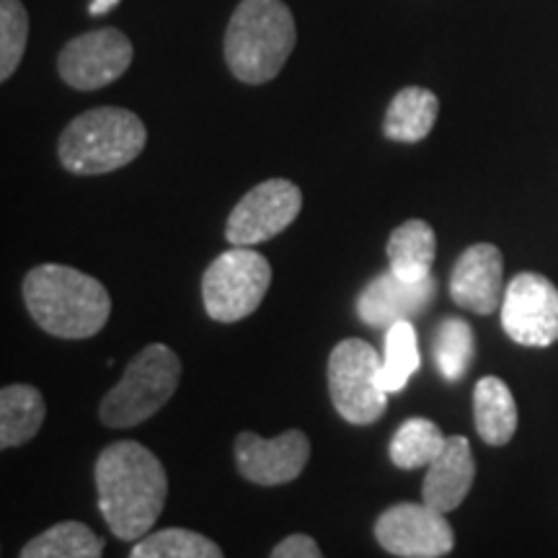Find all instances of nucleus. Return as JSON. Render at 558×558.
I'll return each instance as SVG.
<instances>
[{
    "instance_id": "obj_2",
    "label": "nucleus",
    "mask_w": 558,
    "mask_h": 558,
    "mask_svg": "<svg viewBox=\"0 0 558 558\" xmlns=\"http://www.w3.org/2000/svg\"><path fill=\"white\" fill-rule=\"evenodd\" d=\"M24 303L34 324L58 339L96 337L111 316V298L96 277L41 264L24 279Z\"/></svg>"
},
{
    "instance_id": "obj_4",
    "label": "nucleus",
    "mask_w": 558,
    "mask_h": 558,
    "mask_svg": "<svg viewBox=\"0 0 558 558\" xmlns=\"http://www.w3.org/2000/svg\"><path fill=\"white\" fill-rule=\"evenodd\" d=\"M148 143V130L135 111L122 107L88 109L62 130L58 156L75 177H101L132 163Z\"/></svg>"
},
{
    "instance_id": "obj_14",
    "label": "nucleus",
    "mask_w": 558,
    "mask_h": 558,
    "mask_svg": "<svg viewBox=\"0 0 558 558\" xmlns=\"http://www.w3.org/2000/svg\"><path fill=\"white\" fill-rule=\"evenodd\" d=\"M435 295L437 282L432 275L409 282L388 269L360 292L357 313L373 329H390L399 320H411L427 311Z\"/></svg>"
},
{
    "instance_id": "obj_5",
    "label": "nucleus",
    "mask_w": 558,
    "mask_h": 558,
    "mask_svg": "<svg viewBox=\"0 0 558 558\" xmlns=\"http://www.w3.org/2000/svg\"><path fill=\"white\" fill-rule=\"evenodd\" d=\"M181 380V360L171 347L148 344L130 362L114 388L104 396L99 416L107 427L130 429L156 416Z\"/></svg>"
},
{
    "instance_id": "obj_17",
    "label": "nucleus",
    "mask_w": 558,
    "mask_h": 558,
    "mask_svg": "<svg viewBox=\"0 0 558 558\" xmlns=\"http://www.w3.org/2000/svg\"><path fill=\"white\" fill-rule=\"evenodd\" d=\"M439 114V99L429 88L407 86L388 104L383 135L393 143H418L435 128Z\"/></svg>"
},
{
    "instance_id": "obj_20",
    "label": "nucleus",
    "mask_w": 558,
    "mask_h": 558,
    "mask_svg": "<svg viewBox=\"0 0 558 558\" xmlns=\"http://www.w3.org/2000/svg\"><path fill=\"white\" fill-rule=\"evenodd\" d=\"M107 543L83 522L68 520L47 527L21 548V558H99Z\"/></svg>"
},
{
    "instance_id": "obj_13",
    "label": "nucleus",
    "mask_w": 558,
    "mask_h": 558,
    "mask_svg": "<svg viewBox=\"0 0 558 558\" xmlns=\"http://www.w3.org/2000/svg\"><path fill=\"white\" fill-rule=\"evenodd\" d=\"M450 298L458 308L492 316L505 300V256L494 243H473L450 275Z\"/></svg>"
},
{
    "instance_id": "obj_10",
    "label": "nucleus",
    "mask_w": 558,
    "mask_h": 558,
    "mask_svg": "<svg viewBox=\"0 0 558 558\" xmlns=\"http://www.w3.org/2000/svg\"><path fill=\"white\" fill-rule=\"evenodd\" d=\"M135 58V47L120 29H96L70 39L60 50V78L75 90H99L120 81Z\"/></svg>"
},
{
    "instance_id": "obj_8",
    "label": "nucleus",
    "mask_w": 558,
    "mask_h": 558,
    "mask_svg": "<svg viewBox=\"0 0 558 558\" xmlns=\"http://www.w3.org/2000/svg\"><path fill=\"white\" fill-rule=\"evenodd\" d=\"M501 329L514 344L550 347L558 341V288L538 271L509 279L501 300Z\"/></svg>"
},
{
    "instance_id": "obj_24",
    "label": "nucleus",
    "mask_w": 558,
    "mask_h": 558,
    "mask_svg": "<svg viewBox=\"0 0 558 558\" xmlns=\"http://www.w3.org/2000/svg\"><path fill=\"white\" fill-rule=\"evenodd\" d=\"M222 548L205 535L184 527L148 533L132 548V558H220Z\"/></svg>"
},
{
    "instance_id": "obj_15",
    "label": "nucleus",
    "mask_w": 558,
    "mask_h": 558,
    "mask_svg": "<svg viewBox=\"0 0 558 558\" xmlns=\"http://www.w3.org/2000/svg\"><path fill=\"white\" fill-rule=\"evenodd\" d=\"M476 481V460L471 442L465 437L452 435L445 439L439 456L427 465V476L422 484V501L437 512L448 514L463 505Z\"/></svg>"
},
{
    "instance_id": "obj_26",
    "label": "nucleus",
    "mask_w": 558,
    "mask_h": 558,
    "mask_svg": "<svg viewBox=\"0 0 558 558\" xmlns=\"http://www.w3.org/2000/svg\"><path fill=\"white\" fill-rule=\"evenodd\" d=\"M320 546L311 535L295 533L271 548V558H320Z\"/></svg>"
},
{
    "instance_id": "obj_18",
    "label": "nucleus",
    "mask_w": 558,
    "mask_h": 558,
    "mask_svg": "<svg viewBox=\"0 0 558 558\" xmlns=\"http://www.w3.org/2000/svg\"><path fill=\"white\" fill-rule=\"evenodd\" d=\"M47 416V403L37 388L5 386L0 390V448H21L37 437Z\"/></svg>"
},
{
    "instance_id": "obj_16",
    "label": "nucleus",
    "mask_w": 558,
    "mask_h": 558,
    "mask_svg": "<svg viewBox=\"0 0 558 558\" xmlns=\"http://www.w3.org/2000/svg\"><path fill=\"white\" fill-rule=\"evenodd\" d=\"M473 418L478 437L492 448L509 445L518 432V403L507 383L497 375H486L473 388Z\"/></svg>"
},
{
    "instance_id": "obj_21",
    "label": "nucleus",
    "mask_w": 558,
    "mask_h": 558,
    "mask_svg": "<svg viewBox=\"0 0 558 558\" xmlns=\"http://www.w3.org/2000/svg\"><path fill=\"white\" fill-rule=\"evenodd\" d=\"M445 439L448 437L442 435V429H439L432 418H424V416L407 418V422L396 429L393 439H390L388 456L393 460L396 469H403V471L424 469V465H429L432 460L439 456Z\"/></svg>"
},
{
    "instance_id": "obj_1",
    "label": "nucleus",
    "mask_w": 558,
    "mask_h": 558,
    "mask_svg": "<svg viewBox=\"0 0 558 558\" xmlns=\"http://www.w3.org/2000/svg\"><path fill=\"white\" fill-rule=\"evenodd\" d=\"M94 478L101 518L117 538L137 543L156 527L169 494V476L145 445L124 439L104 448Z\"/></svg>"
},
{
    "instance_id": "obj_23",
    "label": "nucleus",
    "mask_w": 558,
    "mask_h": 558,
    "mask_svg": "<svg viewBox=\"0 0 558 558\" xmlns=\"http://www.w3.org/2000/svg\"><path fill=\"white\" fill-rule=\"evenodd\" d=\"M418 369V347L416 329L409 320H399L386 329V349H383V367H380V386L388 393H399L407 388Z\"/></svg>"
},
{
    "instance_id": "obj_6",
    "label": "nucleus",
    "mask_w": 558,
    "mask_h": 558,
    "mask_svg": "<svg viewBox=\"0 0 558 558\" xmlns=\"http://www.w3.org/2000/svg\"><path fill=\"white\" fill-rule=\"evenodd\" d=\"M271 284V264L251 246H233L202 275V303L218 324H235L259 311Z\"/></svg>"
},
{
    "instance_id": "obj_3",
    "label": "nucleus",
    "mask_w": 558,
    "mask_h": 558,
    "mask_svg": "<svg viewBox=\"0 0 558 558\" xmlns=\"http://www.w3.org/2000/svg\"><path fill=\"white\" fill-rule=\"evenodd\" d=\"M295 45V16L284 0H241L228 21L222 52L235 78L262 86L277 78Z\"/></svg>"
},
{
    "instance_id": "obj_25",
    "label": "nucleus",
    "mask_w": 558,
    "mask_h": 558,
    "mask_svg": "<svg viewBox=\"0 0 558 558\" xmlns=\"http://www.w3.org/2000/svg\"><path fill=\"white\" fill-rule=\"evenodd\" d=\"M29 13L21 0H0V81H9L24 60Z\"/></svg>"
},
{
    "instance_id": "obj_12",
    "label": "nucleus",
    "mask_w": 558,
    "mask_h": 558,
    "mask_svg": "<svg viewBox=\"0 0 558 558\" xmlns=\"http://www.w3.org/2000/svg\"><path fill=\"white\" fill-rule=\"evenodd\" d=\"M235 469L256 486H282L300 478L311 458V439L305 432L288 429L279 437H259L241 432L235 437Z\"/></svg>"
},
{
    "instance_id": "obj_9",
    "label": "nucleus",
    "mask_w": 558,
    "mask_h": 558,
    "mask_svg": "<svg viewBox=\"0 0 558 558\" xmlns=\"http://www.w3.org/2000/svg\"><path fill=\"white\" fill-rule=\"evenodd\" d=\"M303 209V192L288 179H267L243 194L226 222L233 246H259L288 230Z\"/></svg>"
},
{
    "instance_id": "obj_22",
    "label": "nucleus",
    "mask_w": 558,
    "mask_h": 558,
    "mask_svg": "<svg viewBox=\"0 0 558 558\" xmlns=\"http://www.w3.org/2000/svg\"><path fill=\"white\" fill-rule=\"evenodd\" d=\"M476 357L473 329L463 318H445L435 331V362L445 380L458 383L465 378Z\"/></svg>"
},
{
    "instance_id": "obj_11",
    "label": "nucleus",
    "mask_w": 558,
    "mask_h": 558,
    "mask_svg": "<svg viewBox=\"0 0 558 558\" xmlns=\"http://www.w3.org/2000/svg\"><path fill=\"white\" fill-rule=\"evenodd\" d=\"M375 541L390 556L401 558H439L448 556L456 546L448 518L424 501L388 507L375 522Z\"/></svg>"
},
{
    "instance_id": "obj_27",
    "label": "nucleus",
    "mask_w": 558,
    "mask_h": 558,
    "mask_svg": "<svg viewBox=\"0 0 558 558\" xmlns=\"http://www.w3.org/2000/svg\"><path fill=\"white\" fill-rule=\"evenodd\" d=\"M117 3H120V0H90L88 11H90V16H101V13H107V11L114 9Z\"/></svg>"
},
{
    "instance_id": "obj_19",
    "label": "nucleus",
    "mask_w": 558,
    "mask_h": 558,
    "mask_svg": "<svg viewBox=\"0 0 558 558\" xmlns=\"http://www.w3.org/2000/svg\"><path fill=\"white\" fill-rule=\"evenodd\" d=\"M437 256V235L429 222L407 220L388 239V269L401 279L416 282L432 275Z\"/></svg>"
},
{
    "instance_id": "obj_7",
    "label": "nucleus",
    "mask_w": 558,
    "mask_h": 558,
    "mask_svg": "<svg viewBox=\"0 0 558 558\" xmlns=\"http://www.w3.org/2000/svg\"><path fill=\"white\" fill-rule=\"evenodd\" d=\"M383 357L362 339H344L329 357V396L337 414L349 424H375L388 409L380 386Z\"/></svg>"
}]
</instances>
